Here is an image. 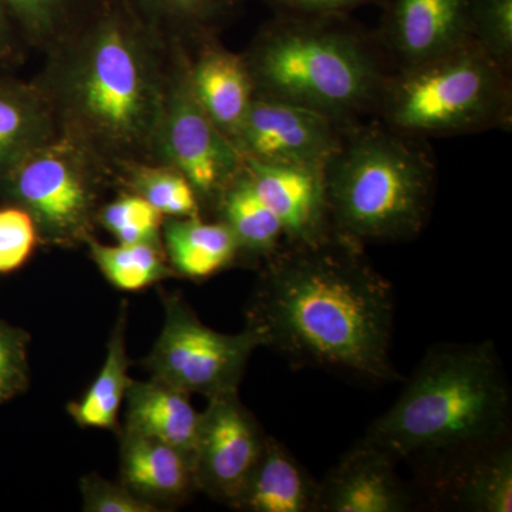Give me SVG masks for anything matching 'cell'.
I'll use <instances>...</instances> for the list:
<instances>
[{
    "mask_svg": "<svg viewBox=\"0 0 512 512\" xmlns=\"http://www.w3.org/2000/svg\"><path fill=\"white\" fill-rule=\"evenodd\" d=\"M319 481L274 437L249 477L234 510L245 512H318Z\"/></svg>",
    "mask_w": 512,
    "mask_h": 512,
    "instance_id": "cell-18",
    "label": "cell"
},
{
    "mask_svg": "<svg viewBox=\"0 0 512 512\" xmlns=\"http://www.w3.org/2000/svg\"><path fill=\"white\" fill-rule=\"evenodd\" d=\"M332 237L357 248L407 241L429 218L436 164L426 144L382 121L348 124L323 167Z\"/></svg>",
    "mask_w": 512,
    "mask_h": 512,
    "instance_id": "cell-5",
    "label": "cell"
},
{
    "mask_svg": "<svg viewBox=\"0 0 512 512\" xmlns=\"http://www.w3.org/2000/svg\"><path fill=\"white\" fill-rule=\"evenodd\" d=\"M128 191L150 202L165 218L200 217L202 205L184 174L170 165L144 163L120 171Z\"/></svg>",
    "mask_w": 512,
    "mask_h": 512,
    "instance_id": "cell-26",
    "label": "cell"
},
{
    "mask_svg": "<svg viewBox=\"0 0 512 512\" xmlns=\"http://www.w3.org/2000/svg\"><path fill=\"white\" fill-rule=\"evenodd\" d=\"M448 466V497L474 512L512 511V450L507 441L478 448Z\"/></svg>",
    "mask_w": 512,
    "mask_h": 512,
    "instance_id": "cell-21",
    "label": "cell"
},
{
    "mask_svg": "<svg viewBox=\"0 0 512 512\" xmlns=\"http://www.w3.org/2000/svg\"><path fill=\"white\" fill-rule=\"evenodd\" d=\"M393 286L363 249L332 237L284 245L261 265L247 328L298 366L345 370L377 383L400 379L393 365Z\"/></svg>",
    "mask_w": 512,
    "mask_h": 512,
    "instance_id": "cell-1",
    "label": "cell"
},
{
    "mask_svg": "<svg viewBox=\"0 0 512 512\" xmlns=\"http://www.w3.org/2000/svg\"><path fill=\"white\" fill-rule=\"evenodd\" d=\"M113 174L89 148L57 133L0 177V194L28 212L40 242L72 248L93 237Z\"/></svg>",
    "mask_w": 512,
    "mask_h": 512,
    "instance_id": "cell-7",
    "label": "cell"
},
{
    "mask_svg": "<svg viewBox=\"0 0 512 512\" xmlns=\"http://www.w3.org/2000/svg\"><path fill=\"white\" fill-rule=\"evenodd\" d=\"M120 483L160 511L184 504L197 491L192 464L177 448L119 430Z\"/></svg>",
    "mask_w": 512,
    "mask_h": 512,
    "instance_id": "cell-16",
    "label": "cell"
},
{
    "mask_svg": "<svg viewBox=\"0 0 512 512\" xmlns=\"http://www.w3.org/2000/svg\"><path fill=\"white\" fill-rule=\"evenodd\" d=\"M171 37L124 0H90L47 47L36 80L59 128L89 148L114 174L153 163Z\"/></svg>",
    "mask_w": 512,
    "mask_h": 512,
    "instance_id": "cell-2",
    "label": "cell"
},
{
    "mask_svg": "<svg viewBox=\"0 0 512 512\" xmlns=\"http://www.w3.org/2000/svg\"><path fill=\"white\" fill-rule=\"evenodd\" d=\"M163 328L143 365L151 377L187 394L238 392L249 359L262 348L254 329L221 333L205 325L178 293H161Z\"/></svg>",
    "mask_w": 512,
    "mask_h": 512,
    "instance_id": "cell-9",
    "label": "cell"
},
{
    "mask_svg": "<svg viewBox=\"0 0 512 512\" xmlns=\"http://www.w3.org/2000/svg\"><path fill=\"white\" fill-rule=\"evenodd\" d=\"M375 114L419 140L508 130L510 72L471 39L444 55L390 70Z\"/></svg>",
    "mask_w": 512,
    "mask_h": 512,
    "instance_id": "cell-6",
    "label": "cell"
},
{
    "mask_svg": "<svg viewBox=\"0 0 512 512\" xmlns=\"http://www.w3.org/2000/svg\"><path fill=\"white\" fill-rule=\"evenodd\" d=\"M128 305L121 303L116 323L107 342V353L96 379L82 399L67 404V413L82 429L120 430V412L131 377L130 357L127 353Z\"/></svg>",
    "mask_w": 512,
    "mask_h": 512,
    "instance_id": "cell-23",
    "label": "cell"
},
{
    "mask_svg": "<svg viewBox=\"0 0 512 512\" xmlns=\"http://www.w3.org/2000/svg\"><path fill=\"white\" fill-rule=\"evenodd\" d=\"M18 30L10 19L8 9L0 0V63L13 62L18 55Z\"/></svg>",
    "mask_w": 512,
    "mask_h": 512,
    "instance_id": "cell-34",
    "label": "cell"
},
{
    "mask_svg": "<svg viewBox=\"0 0 512 512\" xmlns=\"http://www.w3.org/2000/svg\"><path fill=\"white\" fill-rule=\"evenodd\" d=\"M124 406L126 410L120 430L151 437L177 448L192 464L201 412L192 406L190 394L154 377L131 379Z\"/></svg>",
    "mask_w": 512,
    "mask_h": 512,
    "instance_id": "cell-17",
    "label": "cell"
},
{
    "mask_svg": "<svg viewBox=\"0 0 512 512\" xmlns=\"http://www.w3.org/2000/svg\"><path fill=\"white\" fill-rule=\"evenodd\" d=\"M128 8L167 37L197 40L212 35L242 0H124Z\"/></svg>",
    "mask_w": 512,
    "mask_h": 512,
    "instance_id": "cell-25",
    "label": "cell"
},
{
    "mask_svg": "<svg viewBox=\"0 0 512 512\" xmlns=\"http://www.w3.org/2000/svg\"><path fill=\"white\" fill-rule=\"evenodd\" d=\"M195 42L201 47L188 63L192 92L212 123L234 143L256 96L247 60L212 35Z\"/></svg>",
    "mask_w": 512,
    "mask_h": 512,
    "instance_id": "cell-15",
    "label": "cell"
},
{
    "mask_svg": "<svg viewBox=\"0 0 512 512\" xmlns=\"http://www.w3.org/2000/svg\"><path fill=\"white\" fill-rule=\"evenodd\" d=\"M397 458L363 437L319 483L320 512H403L413 497L397 476Z\"/></svg>",
    "mask_w": 512,
    "mask_h": 512,
    "instance_id": "cell-14",
    "label": "cell"
},
{
    "mask_svg": "<svg viewBox=\"0 0 512 512\" xmlns=\"http://www.w3.org/2000/svg\"><path fill=\"white\" fill-rule=\"evenodd\" d=\"M83 511L86 512H161L154 505L140 500L123 484L113 483L90 473L80 481Z\"/></svg>",
    "mask_w": 512,
    "mask_h": 512,
    "instance_id": "cell-32",
    "label": "cell"
},
{
    "mask_svg": "<svg viewBox=\"0 0 512 512\" xmlns=\"http://www.w3.org/2000/svg\"><path fill=\"white\" fill-rule=\"evenodd\" d=\"M244 57L256 96L318 111L342 126L376 113L390 73L375 37L345 15L278 13Z\"/></svg>",
    "mask_w": 512,
    "mask_h": 512,
    "instance_id": "cell-4",
    "label": "cell"
},
{
    "mask_svg": "<svg viewBox=\"0 0 512 512\" xmlns=\"http://www.w3.org/2000/svg\"><path fill=\"white\" fill-rule=\"evenodd\" d=\"M278 13L305 16L345 15L349 10L382 0H265ZM386 2V0H384Z\"/></svg>",
    "mask_w": 512,
    "mask_h": 512,
    "instance_id": "cell-33",
    "label": "cell"
},
{
    "mask_svg": "<svg viewBox=\"0 0 512 512\" xmlns=\"http://www.w3.org/2000/svg\"><path fill=\"white\" fill-rule=\"evenodd\" d=\"M244 161L259 197L281 222L285 245L311 247L332 238L323 167Z\"/></svg>",
    "mask_w": 512,
    "mask_h": 512,
    "instance_id": "cell-13",
    "label": "cell"
},
{
    "mask_svg": "<svg viewBox=\"0 0 512 512\" xmlns=\"http://www.w3.org/2000/svg\"><path fill=\"white\" fill-rule=\"evenodd\" d=\"M471 37L511 73L512 0H474Z\"/></svg>",
    "mask_w": 512,
    "mask_h": 512,
    "instance_id": "cell-29",
    "label": "cell"
},
{
    "mask_svg": "<svg viewBox=\"0 0 512 512\" xmlns=\"http://www.w3.org/2000/svg\"><path fill=\"white\" fill-rule=\"evenodd\" d=\"M86 245L101 274L119 291H143L165 279L178 278L163 244L104 245L92 237Z\"/></svg>",
    "mask_w": 512,
    "mask_h": 512,
    "instance_id": "cell-24",
    "label": "cell"
},
{
    "mask_svg": "<svg viewBox=\"0 0 512 512\" xmlns=\"http://www.w3.org/2000/svg\"><path fill=\"white\" fill-rule=\"evenodd\" d=\"M165 217L150 202L133 192H124L101 205L97 222L109 231L117 244H163Z\"/></svg>",
    "mask_w": 512,
    "mask_h": 512,
    "instance_id": "cell-28",
    "label": "cell"
},
{
    "mask_svg": "<svg viewBox=\"0 0 512 512\" xmlns=\"http://www.w3.org/2000/svg\"><path fill=\"white\" fill-rule=\"evenodd\" d=\"M28 350V333L0 320V404L28 389Z\"/></svg>",
    "mask_w": 512,
    "mask_h": 512,
    "instance_id": "cell-31",
    "label": "cell"
},
{
    "mask_svg": "<svg viewBox=\"0 0 512 512\" xmlns=\"http://www.w3.org/2000/svg\"><path fill=\"white\" fill-rule=\"evenodd\" d=\"M188 63L185 40L171 37L153 163L170 165L184 174L202 208H212L224 188L244 170L245 161L195 99Z\"/></svg>",
    "mask_w": 512,
    "mask_h": 512,
    "instance_id": "cell-8",
    "label": "cell"
},
{
    "mask_svg": "<svg viewBox=\"0 0 512 512\" xmlns=\"http://www.w3.org/2000/svg\"><path fill=\"white\" fill-rule=\"evenodd\" d=\"M343 127L318 111L255 96L234 144L244 160L325 167Z\"/></svg>",
    "mask_w": 512,
    "mask_h": 512,
    "instance_id": "cell-11",
    "label": "cell"
},
{
    "mask_svg": "<svg viewBox=\"0 0 512 512\" xmlns=\"http://www.w3.org/2000/svg\"><path fill=\"white\" fill-rule=\"evenodd\" d=\"M266 437L238 392L208 399L192 457L197 491L234 508L264 453Z\"/></svg>",
    "mask_w": 512,
    "mask_h": 512,
    "instance_id": "cell-10",
    "label": "cell"
},
{
    "mask_svg": "<svg viewBox=\"0 0 512 512\" xmlns=\"http://www.w3.org/2000/svg\"><path fill=\"white\" fill-rule=\"evenodd\" d=\"M57 133L55 114L39 84L0 77V177Z\"/></svg>",
    "mask_w": 512,
    "mask_h": 512,
    "instance_id": "cell-20",
    "label": "cell"
},
{
    "mask_svg": "<svg viewBox=\"0 0 512 512\" xmlns=\"http://www.w3.org/2000/svg\"><path fill=\"white\" fill-rule=\"evenodd\" d=\"M474 0H386L376 42L394 67L444 55L471 37Z\"/></svg>",
    "mask_w": 512,
    "mask_h": 512,
    "instance_id": "cell-12",
    "label": "cell"
},
{
    "mask_svg": "<svg viewBox=\"0 0 512 512\" xmlns=\"http://www.w3.org/2000/svg\"><path fill=\"white\" fill-rule=\"evenodd\" d=\"M39 242L35 222L28 212L12 204L0 208V275L22 268Z\"/></svg>",
    "mask_w": 512,
    "mask_h": 512,
    "instance_id": "cell-30",
    "label": "cell"
},
{
    "mask_svg": "<svg viewBox=\"0 0 512 512\" xmlns=\"http://www.w3.org/2000/svg\"><path fill=\"white\" fill-rule=\"evenodd\" d=\"M161 241L178 278L204 281L237 264V239L221 221L201 217L165 218Z\"/></svg>",
    "mask_w": 512,
    "mask_h": 512,
    "instance_id": "cell-19",
    "label": "cell"
},
{
    "mask_svg": "<svg viewBox=\"0 0 512 512\" xmlns=\"http://www.w3.org/2000/svg\"><path fill=\"white\" fill-rule=\"evenodd\" d=\"M90 0H3L18 33L47 49L69 28Z\"/></svg>",
    "mask_w": 512,
    "mask_h": 512,
    "instance_id": "cell-27",
    "label": "cell"
},
{
    "mask_svg": "<svg viewBox=\"0 0 512 512\" xmlns=\"http://www.w3.org/2000/svg\"><path fill=\"white\" fill-rule=\"evenodd\" d=\"M212 210L237 239L241 258L262 265L285 245L281 222L259 197L245 165L221 192Z\"/></svg>",
    "mask_w": 512,
    "mask_h": 512,
    "instance_id": "cell-22",
    "label": "cell"
},
{
    "mask_svg": "<svg viewBox=\"0 0 512 512\" xmlns=\"http://www.w3.org/2000/svg\"><path fill=\"white\" fill-rule=\"evenodd\" d=\"M511 392L490 340L431 348L365 437L397 460L450 457L504 440Z\"/></svg>",
    "mask_w": 512,
    "mask_h": 512,
    "instance_id": "cell-3",
    "label": "cell"
}]
</instances>
